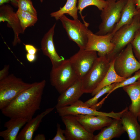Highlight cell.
Wrapping results in <instances>:
<instances>
[{
  "label": "cell",
  "instance_id": "14",
  "mask_svg": "<svg viewBox=\"0 0 140 140\" xmlns=\"http://www.w3.org/2000/svg\"><path fill=\"white\" fill-rule=\"evenodd\" d=\"M56 25L55 23L44 34L41 42L42 52L44 55L50 58L53 68L58 66L65 60L58 54L54 45L53 37Z\"/></svg>",
  "mask_w": 140,
  "mask_h": 140
},
{
  "label": "cell",
  "instance_id": "29",
  "mask_svg": "<svg viewBox=\"0 0 140 140\" xmlns=\"http://www.w3.org/2000/svg\"><path fill=\"white\" fill-rule=\"evenodd\" d=\"M17 3L18 9L37 17V11L31 0H18Z\"/></svg>",
  "mask_w": 140,
  "mask_h": 140
},
{
  "label": "cell",
  "instance_id": "6",
  "mask_svg": "<svg viewBox=\"0 0 140 140\" xmlns=\"http://www.w3.org/2000/svg\"><path fill=\"white\" fill-rule=\"evenodd\" d=\"M140 29V22L137 15L130 23L121 27L114 34L111 40L114 47L111 52L107 56L110 61L129 43L134 38L136 32Z\"/></svg>",
  "mask_w": 140,
  "mask_h": 140
},
{
  "label": "cell",
  "instance_id": "3",
  "mask_svg": "<svg viewBox=\"0 0 140 140\" xmlns=\"http://www.w3.org/2000/svg\"><path fill=\"white\" fill-rule=\"evenodd\" d=\"M32 84V83L24 82L22 79L12 74L0 80V110L7 106L19 94Z\"/></svg>",
  "mask_w": 140,
  "mask_h": 140
},
{
  "label": "cell",
  "instance_id": "9",
  "mask_svg": "<svg viewBox=\"0 0 140 140\" xmlns=\"http://www.w3.org/2000/svg\"><path fill=\"white\" fill-rule=\"evenodd\" d=\"M56 109L59 115L61 117L66 115L76 116L81 114L106 116L118 119H120L122 114L124 111L123 110L116 113L113 111L109 113L98 111L95 109L88 107L85 102L80 100L70 105Z\"/></svg>",
  "mask_w": 140,
  "mask_h": 140
},
{
  "label": "cell",
  "instance_id": "20",
  "mask_svg": "<svg viewBox=\"0 0 140 140\" xmlns=\"http://www.w3.org/2000/svg\"><path fill=\"white\" fill-rule=\"evenodd\" d=\"M28 121L21 118H10L5 123L4 127L6 129L0 131V136L4 140H17L20 130Z\"/></svg>",
  "mask_w": 140,
  "mask_h": 140
},
{
  "label": "cell",
  "instance_id": "37",
  "mask_svg": "<svg viewBox=\"0 0 140 140\" xmlns=\"http://www.w3.org/2000/svg\"><path fill=\"white\" fill-rule=\"evenodd\" d=\"M136 8L138 10L140 9V0H134Z\"/></svg>",
  "mask_w": 140,
  "mask_h": 140
},
{
  "label": "cell",
  "instance_id": "18",
  "mask_svg": "<svg viewBox=\"0 0 140 140\" xmlns=\"http://www.w3.org/2000/svg\"><path fill=\"white\" fill-rule=\"evenodd\" d=\"M54 107L47 109L27 122L19 133L17 140H32L33 134L37 129L43 118L52 112Z\"/></svg>",
  "mask_w": 140,
  "mask_h": 140
},
{
  "label": "cell",
  "instance_id": "17",
  "mask_svg": "<svg viewBox=\"0 0 140 140\" xmlns=\"http://www.w3.org/2000/svg\"><path fill=\"white\" fill-rule=\"evenodd\" d=\"M137 117L128 109L121 116V122L129 140H140V125L138 122Z\"/></svg>",
  "mask_w": 140,
  "mask_h": 140
},
{
  "label": "cell",
  "instance_id": "26",
  "mask_svg": "<svg viewBox=\"0 0 140 140\" xmlns=\"http://www.w3.org/2000/svg\"><path fill=\"white\" fill-rule=\"evenodd\" d=\"M107 3V1L104 0H78L77 8L84 23L86 24L88 23L85 20V17L82 16V11L84 9L88 6L93 5L101 11L106 6Z\"/></svg>",
  "mask_w": 140,
  "mask_h": 140
},
{
  "label": "cell",
  "instance_id": "42",
  "mask_svg": "<svg viewBox=\"0 0 140 140\" xmlns=\"http://www.w3.org/2000/svg\"><path fill=\"white\" fill-rule=\"evenodd\" d=\"M114 0V1H117V0Z\"/></svg>",
  "mask_w": 140,
  "mask_h": 140
},
{
  "label": "cell",
  "instance_id": "27",
  "mask_svg": "<svg viewBox=\"0 0 140 140\" xmlns=\"http://www.w3.org/2000/svg\"><path fill=\"white\" fill-rule=\"evenodd\" d=\"M118 82L114 83L106 86L99 91L93 97L85 102L88 107H92L97 103L99 99L106 93H108Z\"/></svg>",
  "mask_w": 140,
  "mask_h": 140
},
{
  "label": "cell",
  "instance_id": "34",
  "mask_svg": "<svg viewBox=\"0 0 140 140\" xmlns=\"http://www.w3.org/2000/svg\"><path fill=\"white\" fill-rule=\"evenodd\" d=\"M18 0H0V6L10 2L11 4L15 7H18Z\"/></svg>",
  "mask_w": 140,
  "mask_h": 140
},
{
  "label": "cell",
  "instance_id": "5",
  "mask_svg": "<svg viewBox=\"0 0 140 140\" xmlns=\"http://www.w3.org/2000/svg\"><path fill=\"white\" fill-rule=\"evenodd\" d=\"M79 78L69 59H65L55 68H52L50 74L51 85L60 94Z\"/></svg>",
  "mask_w": 140,
  "mask_h": 140
},
{
  "label": "cell",
  "instance_id": "11",
  "mask_svg": "<svg viewBox=\"0 0 140 140\" xmlns=\"http://www.w3.org/2000/svg\"><path fill=\"white\" fill-rule=\"evenodd\" d=\"M87 35L88 41L85 49L86 50L97 52L99 57L107 56L113 50L114 46L111 42L114 35L112 33L98 35L88 30Z\"/></svg>",
  "mask_w": 140,
  "mask_h": 140
},
{
  "label": "cell",
  "instance_id": "12",
  "mask_svg": "<svg viewBox=\"0 0 140 140\" xmlns=\"http://www.w3.org/2000/svg\"><path fill=\"white\" fill-rule=\"evenodd\" d=\"M65 126V135L66 140H93V134L88 132L77 119L75 116H61Z\"/></svg>",
  "mask_w": 140,
  "mask_h": 140
},
{
  "label": "cell",
  "instance_id": "4",
  "mask_svg": "<svg viewBox=\"0 0 140 140\" xmlns=\"http://www.w3.org/2000/svg\"><path fill=\"white\" fill-rule=\"evenodd\" d=\"M107 55L99 57L92 66L81 79L84 93H92L102 81L110 66Z\"/></svg>",
  "mask_w": 140,
  "mask_h": 140
},
{
  "label": "cell",
  "instance_id": "2",
  "mask_svg": "<svg viewBox=\"0 0 140 140\" xmlns=\"http://www.w3.org/2000/svg\"><path fill=\"white\" fill-rule=\"evenodd\" d=\"M107 3L101 11L100 17L102 22L99 31L95 33L104 35L112 33L116 25L119 21L123 9L127 0H106Z\"/></svg>",
  "mask_w": 140,
  "mask_h": 140
},
{
  "label": "cell",
  "instance_id": "40",
  "mask_svg": "<svg viewBox=\"0 0 140 140\" xmlns=\"http://www.w3.org/2000/svg\"><path fill=\"white\" fill-rule=\"evenodd\" d=\"M138 81H140V78H139L138 80H137Z\"/></svg>",
  "mask_w": 140,
  "mask_h": 140
},
{
  "label": "cell",
  "instance_id": "8",
  "mask_svg": "<svg viewBox=\"0 0 140 140\" xmlns=\"http://www.w3.org/2000/svg\"><path fill=\"white\" fill-rule=\"evenodd\" d=\"M59 19L69 39L75 43L80 49H85L88 41L89 24H83L78 19L71 20L65 15Z\"/></svg>",
  "mask_w": 140,
  "mask_h": 140
},
{
  "label": "cell",
  "instance_id": "41",
  "mask_svg": "<svg viewBox=\"0 0 140 140\" xmlns=\"http://www.w3.org/2000/svg\"><path fill=\"white\" fill-rule=\"evenodd\" d=\"M43 0H40V1L41 2H43Z\"/></svg>",
  "mask_w": 140,
  "mask_h": 140
},
{
  "label": "cell",
  "instance_id": "19",
  "mask_svg": "<svg viewBox=\"0 0 140 140\" xmlns=\"http://www.w3.org/2000/svg\"><path fill=\"white\" fill-rule=\"evenodd\" d=\"M101 130L97 134L94 135L93 140H110L120 137L125 132L120 119L113 118L109 125Z\"/></svg>",
  "mask_w": 140,
  "mask_h": 140
},
{
  "label": "cell",
  "instance_id": "24",
  "mask_svg": "<svg viewBox=\"0 0 140 140\" xmlns=\"http://www.w3.org/2000/svg\"><path fill=\"white\" fill-rule=\"evenodd\" d=\"M77 0H67L66 2L62 8L57 11L53 12L50 14L51 16L54 17L57 20L65 14H67L72 17L74 19H78V11L76 6Z\"/></svg>",
  "mask_w": 140,
  "mask_h": 140
},
{
  "label": "cell",
  "instance_id": "38",
  "mask_svg": "<svg viewBox=\"0 0 140 140\" xmlns=\"http://www.w3.org/2000/svg\"><path fill=\"white\" fill-rule=\"evenodd\" d=\"M138 14L137 15L138 16L139 21L140 22V9L138 10Z\"/></svg>",
  "mask_w": 140,
  "mask_h": 140
},
{
  "label": "cell",
  "instance_id": "36",
  "mask_svg": "<svg viewBox=\"0 0 140 140\" xmlns=\"http://www.w3.org/2000/svg\"><path fill=\"white\" fill-rule=\"evenodd\" d=\"M33 140H46V138L44 134H39L36 136Z\"/></svg>",
  "mask_w": 140,
  "mask_h": 140
},
{
  "label": "cell",
  "instance_id": "31",
  "mask_svg": "<svg viewBox=\"0 0 140 140\" xmlns=\"http://www.w3.org/2000/svg\"><path fill=\"white\" fill-rule=\"evenodd\" d=\"M56 134L52 140H66L65 135V130L61 129L60 124L57 123V124Z\"/></svg>",
  "mask_w": 140,
  "mask_h": 140
},
{
  "label": "cell",
  "instance_id": "39",
  "mask_svg": "<svg viewBox=\"0 0 140 140\" xmlns=\"http://www.w3.org/2000/svg\"><path fill=\"white\" fill-rule=\"evenodd\" d=\"M138 120L140 122V116L137 117Z\"/></svg>",
  "mask_w": 140,
  "mask_h": 140
},
{
  "label": "cell",
  "instance_id": "28",
  "mask_svg": "<svg viewBox=\"0 0 140 140\" xmlns=\"http://www.w3.org/2000/svg\"><path fill=\"white\" fill-rule=\"evenodd\" d=\"M140 78V69L136 72L134 75L132 76L127 78L122 82L117 83L112 90L108 93L107 95L101 102L103 103L106 99L113 92L117 89L124 86L132 84L137 81Z\"/></svg>",
  "mask_w": 140,
  "mask_h": 140
},
{
  "label": "cell",
  "instance_id": "32",
  "mask_svg": "<svg viewBox=\"0 0 140 140\" xmlns=\"http://www.w3.org/2000/svg\"><path fill=\"white\" fill-rule=\"evenodd\" d=\"M27 53L31 54L36 55L38 49L33 45L29 44H24Z\"/></svg>",
  "mask_w": 140,
  "mask_h": 140
},
{
  "label": "cell",
  "instance_id": "7",
  "mask_svg": "<svg viewBox=\"0 0 140 140\" xmlns=\"http://www.w3.org/2000/svg\"><path fill=\"white\" fill-rule=\"evenodd\" d=\"M133 52L132 45L130 43L115 58L114 69L120 76L127 78L140 69V62Z\"/></svg>",
  "mask_w": 140,
  "mask_h": 140
},
{
  "label": "cell",
  "instance_id": "22",
  "mask_svg": "<svg viewBox=\"0 0 140 140\" xmlns=\"http://www.w3.org/2000/svg\"><path fill=\"white\" fill-rule=\"evenodd\" d=\"M138 14L134 0H127L123 9L121 19L112 33L114 34L123 26L130 23L134 17Z\"/></svg>",
  "mask_w": 140,
  "mask_h": 140
},
{
  "label": "cell",
  "instance_id": "30",
  "mask_svg": "<svg viewBox=\"0 0 140 140\" xmlns=\"http://www.w3.org/2000/svg\"><path fill=\"white\" fill-rule=\"evenodd\" d=\"M130 43L135 57L140 62V29L136 32Z\"/></svg>",
  "mask_w": 140,
  "mask_h": 140
},
{
  "label": "cell",
  "instance_id": "33",
  "mask_svg": "<svg viewBox=\"0 0 140 140\" xmlns=\"http://www.w3.org/2000/svg\"><path fill=\"white\" fill-rule=\"evenodd\" d=\"M9 65H5L4 68L0 71V80L5 78L9 75Z\"/></svg>",
  "mask_w": 140,
  "mask_h": 140
},
{
  "label": "cell",
  "instance_id": "25",
  "mask_svg": "<svg viewBox=\"0 0 140 140\" xmlns=\"http://www.w3.org/2000/svg\"><path fill=\"white\" fill-rule=\"evenodd\" d=\"M16 13L24 32L27 27L34 26L38 20L37 17L29 12L19 9H18Z\"/></svg>",
  "mask_w": 140,
  "mask_h": 140
},
{
  "label": "cell",
  "instance_id": "16",
  "mask_svg": "<svg viewBox=\"0 0 140 140\" xmlns=\"http://www.w3.org/2000/svg\"><path fill=\"white\" fill-rule=\"evenodd\" d=\"M77 120L88 132L93 134L97 130L109 125L113 120L111 117L104 115H78Z\"/></svg>",
  "mask_w": 140,
  "mask_h": 140
},
{
  "label": "cell",
  "instance_id": "1",
  "mask_svg": "<svg viewBox=\"0 0 140 140\" xmlns=\"http://www.w3.org/2000/svg\"><path fill=\"white\" fill-rule=\"evenodd\" d=\"M46 84L45 80L33 83L30 87L20 93L1 110L2 114L10 118H21L30 120L40 109Z\"/></svg>",
  "mask_w": 140,
  "mask_h": 140
},
{
  "label": "cell",
  "instance_id": "23",
  "mask_svg": "<svg viewBox=\"0 0 140 140\" xmlns=\"http://www.w3.org/2000/svg\"><path fill=\"white\" fill-rule=\"evenodd\" d=\"M115 58L110 61L109 68L104 78L96 88L91 93L94 96L103 87L116 82H121L127 78L119 76L115 72L114 67Z\"/></svg>",
  "mask_w": 140,
  "mask_h": 140
},
{
  "label": "cell",
  "instance_id": "10",
  "mask_svg": "<svg viewBox=\"0 0 140 140\" xmlns=\"http://www.w3.org/2000/svg\"><path fill=\"white\" fill-rule=\"evenodd\" d=\"M98 57L95 51L80 49L68 59L79 78L82 79L91 68Z\"/></svg>",
  "mask_w": 140,
  "mask_h": 140
},
{
  "label": "cell",
  "instance_id": "21",
  "mask_svg": "<svg viewBox=\"0 0 140 140\" xmlns=\"http://www.w3.org/2000/svg\"><path fill=\"white\" fill-rule=\"evenodd\" d=\"M122 88L131 101L128 110L137 117L140 116V81H137Z\"/></svg>",
  "mask_w": 140,
  "mask_h": 140
},
{
  "label": "cell",
  "instance_id": "15",
  "mask_svg": "<svg viewBox=\"0 0 140 140\" xmlns=\"http://www.w3.org/2000/svg\"><path fill=\"white\" fill-rule=\"evenodd\" d=\"M84 93L82 89V79L79 78L60 94L55 108L56 109L70 105L79 100Z\"/></svg>",
  "mask_w": 140,
  "mask_h": 140
},
{
  "label": "cell",
  "instance_id": "13",
  "mask_svg": "<svg viewBox=\"0 0 140 140\" xmlns=\"http://www.w3.org/2000/svg\"><path fill=\"white\" fill-rule=\"evenodd\" d=\"M0 6V22H6L7 26L12 29L14 34L12 45L16 46L21 42L19 36L24 32L13 8L8 4H4Z\"/></svg>",
  "mask_w": 140,
  "mask_h": 140
},
{
  "label": "cell",
  "instance_id": "35",
  "mask_svg": "<svg viewBox=\"0 0 140 140\" xmlns=\"http://www.w3.org/2000/svg\"><path fill=\"white\" fill-rule=\"evenodd\" d=\"M26 57L28 61L30 62L34 61L36 58V55L31 54L28 53L26 54Z\"/></svg>",
  "mask_w": 140,
  "mask_h": 140
}]
</instances>
